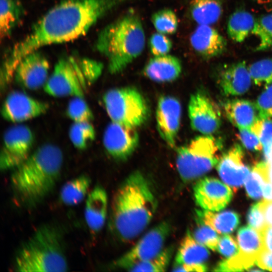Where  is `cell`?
<instances>
[{
    "label": "cell",
    "instance_id": "f1b7e54d",
    "mask_svg": "<svg viewBox=\"0 0 272 272\" xmlns=\"http://www.w3.org/2000/svg\"><path fill=\"white\" fill-rule=\"evenodd\" d=\"M91 181L86 175L77 177L65 183L60 191V199L65 205L73 206L81 202L88 195Z\"/></svg>",
    "mask_w": 272,
    "mask_h": 272
},
{
    "label": "cell",
    "instance_id": "ee69618b",
    "mask_svg": "<svg viewBox=\"0 0 272 272\" xmlns=\"http://www.w3.org/2000/svg\"><path fill=\"white\" fill-rule=\"evenodd\" d=\"M256 263L260 268L272 271V251L262 248L257 256Z\"/></svg>",
    "mask_w": 272,
    "mask_h": 272
},
{
    "label": "cell",
    "instance_id": "cb8c5ba5",
    "mask_svg": "<svg viewBox=\"0 0 272 272\" xmlns=\"http://www.w3.org/2000/svg\"><path fill=\"white\" fill-rule=\"evenodd\" d=\"M196 213L198 223L211 227L220 234L232 232L240 223L239 215L232 211L215 213L202 209L196 210Z\"/></svg>",
    "mask_w": 272,
    "mask_h": 272
},
{
    "label": "cell",
    "instance_id": "603a6c76",
    "mask_svg": "<svg viewBox=\"0 0 272 272\" xmlns=\"http://www.w3.org/2000/svg\"><path fill=\"white\" fill-rule=\"evenodd\" d=\"M209 255L207 247L198 242L187 231L175 255V266L203 264Z\"/></svg>",
    "mask_w": 272,
    "mask_h": 272
},
{
    "label": "cell",
    "instance_id": "7bdbcfd3",
    "mask_svg": "<svg viewBox=\"0 0 272 272\" xmlns=\"http://www.w3.org/2000/svg\"><path fill=\"white\" fill-rule=\"evenodd\" d=\"M239 250V245L233 237L224 235L220 237L217 251L222 255L229 258L237 254Z\"/></svg>",
    "mask_w": 272,
    "mask_h": 272
},
{
    "label": "cell",
    "instance_id": "836d02e7",
    "mask_svg": "<svg viewBox=\"0 0 272 272\" xmlns=\"http://www.w3.org/2000/svg\"><path fill=\"white\" fill-rule=\"evenodd\" d=\"M151 21L157 32L165 35L175 33L178 26L176 14L169 9H162L154 13Z\"/></svg>",
    "mask_w": 272,
    "mask_h": 272
},
{
    "label": "cell",
    "instance_id": "d6986e66",
    "mask_svg": "<svg viewBox=\"0 0 272 272\" xmlns=\"http://www.w3.org/2000/svg\"><path fill=\"white\" fill-rule=\"evenodd\" d=\"M190 42L196 53L206 59L220 55L227 46L225 38L208 25H198L190 36Z\"/></svg>",
    "mask_w": 272,
    "mask_h": 272
},
{
    "label": "cell",
    "instance_id": "7402d4cb",
    "mask_svg": "<svg viewBox=\"0 0 272 272\" xmlns=\"http://www.w3.org/2000/svg\"><path fill=\"white\" fill-rule=\"evenodd\" d=\"M223 111L229 121L239 128H250L261 119L255 103L246 99H235L226 101Z\"/></svg>",
    "mask_w": 272,
    "mask_h": 272
},
{
    "label": "cell",
    "instance_id": "484cf974",
    "mask_svg": "<svg viewBox=\"0 0 272 272\" xmlns=\"http://www.w3.org/2000/svg\"><path fill=\"white\" fill-rule=\"evenodd\" d=\"M237 241L239 247L237 254L254 264L258 254L263 248L260 232L251 226L241 227L238 231Z\"/></svg>",
    "mask_w": 272,
    "mask_h": 272
},
{
    "label": "cell",
    "instance_id": "83f0119b",
    "mask_svg": "<svg viewBox=\"0 0 272 272\" xmlns=\"http://www.w3.org/2000/svg\"><path fill=\"white\" fill-rule=\"evenodd\" d=\"M24 14L18 0H1L0 34L1 39L8 37L19 23Z\"/></svg>",
    "mask_w": 272,
    "mask_h": 272
},
{
    "label": "cell",
    "instance_id": "d590c367",
    "mask_svg": "<svg viewBox=\"0 0 272 272\" xmlns=\"http://www.w3.org/2000/svg\"><path fill=\"white\" fill-rule=\"evenodd\" d=\"M66 114L73 122H92L93 111L84 97H73L66 108Z\"/></svg>",
    "mask_w": 272,
    "mask_h": 272
},
{
    "label": "cell",
    "instance_id": "f907efd6",
    "mask_svg": "<svg viewBox=\"0 0 272 272\" xmlns=\"http://www.w3.org/2000/svg\"><path fill=\"white\" fill-rule=\"evenodd\" d=\"M264 1H269V2H272V0H264Z\"/></svg>",
    "mask_w": 272,
    "mask_h": 272
},
{
    "label": "cell",
    "instance_id": "74e56055",
    "mask_svg": "<svg viewBox=\"0 0 272 272\" xmlns=\"http://www.w3.org/2000/svg\"><path fill=\"white\" fill-rule=\"evenodd\" d=\"M198 223L199 226L192 234L194 239L206 247L214 251L217 250L220 238L217 232L207 225Z\"/></svg>",
    "mask_w": 272,
    "mask_h": 272
},
{
    "label": "cell",
    "instance_id": "5b68a950",
    "mask_svg": "<svg viewBox=\"0 0 272 272\" xmlns=\"http://www.w3.org/2000/svg\"><path fill=\"white\" fill-rule=\"evenodd\" d=\"M15 268L21 272L67 271L66 258L56 230L49 225L37 229L18 250Z\"/></svg>",
    "mask_w": 272,
    "mask_h": 272
},
{
    "label": "cell",
    "instance_id": "52a82bcc",
    "mask_svg": "<svg viewBox=\"0 0 272 272\" xmlns=\"http://www.w3.org/2000/svg\"><path fill=\"white\" fill-rule=\"evenodd\" d=\"M221 143L211 135H202L177 150L176 165L182 181L198 179L217 165Z\"/></svg>",
    "mask_w": 272,
    "mask_h": 272
},
{
    "label": "cell",
    "instance_id": "ac0fdd59",
    "mask_svg": "<svg viewBox=\"0 0 272 272\" xmlns=\"http://www.w3.org/2000/svg\"><path fill=\"white\" fill-rule=\"evenodd\" d=\"M217 82L224 95L237 96L247 92L252 82L246 62L241 61L223 66L218 73Z\"/></svg>",
    "mask_w": 272,
    "mask_h": 272
},
{
    "label": "cell",
    "instance_id": "44dd1931",
    "mask_svg": "<svg viewBox=\"0 0 272 272\" xmlns=\"http://www.w3.org/2000/svg\"><path fill=\"white\" fill-rule=\"evenodd\" d=\"M181 72L180 60L177 57L169 54L154 56L143 70L145 77L157 83L173 82L180 76Z\"/></svg>",
    "mask_w": 272,
    "mask_h": 272
},
{
    "label": "cell",
    "instance_id": "1f68e13d",
    "mask_svg": "<svg viewBox=\"0 0 272 272\" xmlns=\"http://www.w3.org/2000/svg\"><path fill=\"white\" fill-rule=\"evenodd\" d=\"M173 253V248H164L155 256L138 263L127 270L130 271H165L168 268Z\"/></svg>",
    "mask_w": 272,
    "mask_h": 272
},
{
    "label": "cell",
    "instance_id": "8d00e7d4",
    "mask_svg": "<svg viewBox=\"0 0 272 272\" xmlns=\"http://www.w3.org/2000/svg\"><path fill=\"white\" fill-rule=\"evenodd\" d=\"M249 129L259 138L265 157L272 145V118L260 119Z\"/></svg>",
    "mask_w": 272,
    "mask_h": 272
},
{
    "label": "cell",
    "instance_id": "c3c4849f",
    "mask_svg": "<svg viewBox=\"0 0 272 272\" xmlns=\"http://www.w3.org/2000/svg\"><path fill=\"white\" fill-rule=\"evenodd\" d=\"M270 182H265L262 187V196L265 201H272V183Z\"/></svg>",
    "mask_w": 272,
    "mask_h": 272
},
{
    "label": "cell",
    "instance_id": "f546056e",
    "mask_svg": "<svg viewBox=\"0 0 272 272\" xmlns=\"http://www.w3.org/2000/svg\"><path fill=\"white\" fill-rule=\"evenodd\" d=\"M266 181H270L268 164L262 161L255 165L244 182L248 196L253 199L260 198L262 195V185Z\"/></svg>",
    "mask_w": 272,
    "mask_h": 272
},
{
    "label": "cell",
    "instance_id": "7a4b0ae2",
    "mask_svg": "<svg viewBox=\"0 0 272 272\" xmlns=\"http://www.w3.org/2000/svg\"><path fill=\"white\" fill-rule=\"evenodd\" d=\"M155 195L140 171L129 174L114 193L111 202L110 223L116 236L128 242L149 225L157 209Z\"/></svg>",
    "mask_w": 272,
    "mask_h": 272
},
{
    "label": "cell",
    "instance_id": "8fae6325",
    "mask_svg": "<svg viewBox=\"0 0 272 272\" xmlns=\"http://www.w3.org/2000/svg\"><path fill=\"white\" fill-rule=\"evenodd\" d=\"M188 114L193 129L204 135H212L220 128L221 113L217 105L205 93L196 92L189 98Z\"/></svg>",
    "mask_w": 272,
    "mask_h": 272
},
{
    "label": "cell",
    "instance_id": "3957f363",
    "mask_svg": "<svg viewBox=\"0 0 272 272\" xmlns=\"http://www.w3.org/2000/svg\"><path fill=\"white\" fill-rule=\"evenodd\" d=\"M63 154L57 146L39 147L14 169L10 178L17 200L22 205L36 206L53 190L60 176Z\"/></svg>",
    "mask_w": 272,
    "mask_h": 272
},
{
    "label": "cell",
    "instance_id": "f6af8a7d",
    "mask_svg": "<svg viewBox=\"0 0 272 272\" xmlns=\"http://www.w3.org/2000/svg\"><path fill=\"white\" fill-rule=\"evenodd\" d=\"M260 233L263 248L272 251V226L266 224Z\"/></svg>",
    "mask_w": 272,
    "mask_h": 272
},
{
    "label": "cell",
    "instance_id": "d6a6232c",
    "mask_svg": "<svg viewBox=\"0 0 272 272\" xmlns=\"http://www.w3.org/2000/svg\"><path fill=\"white\" fill-rule=\"evenodd\" d=\"M251 34L258 39L256 50L263 51L272 48V14L256 19Z\"/></svg>",
    "mask_w": 272,
    "mask_h": 272
},
{
    "label": "cell",
    "instance_id": "9c48e42d",
    "mask_svg": "<svg viewBox=\"0 0 272 272\" xmlns=\"http://www.w3.org/2000/svg\"><path fill=\"white\" fill-rule=\"evenodd\" d=\"M34 134L28 126L18 123L4 133L0 154V168L6 171L14 169L32 153Z\"/></svg>",
    "mask_w": 272,
    "mask_h": 272
},
{
    "label": "cell",
    "instance_id": "4dcf8cb0",
    "mask_svg": "<svg viewBox=\"0 0 272 272\" xmlns=\"http://www.w3.org/2000/svg\"><path fill=\"white\" fill-rule=\"evenodd\" d=\"M69 135L75 148L83 150L94 141L96 131L91 122H73L70 128Z\"/></svg>",
    "mask_w": 272,
    "mask_h": 272
},
{
    "label": "cell",
    "instance_id": "ffe728a7",
    "mask_svg": "<svg viewBox=\"0 0 272 272\" xmlns=\"http://www.w3.org/2000/svg\"><path fill=\"white\" fill-rule=\"evenodd\" d=\"M108 212V196L105 190L96 186L88 194L85 207V219L88 227L97 233L103 228Z\"/></svg>",
    "mask_w": 272,
    "mask_h": 272
},
{
    "label": "cell",
    "instance_id": "e0dca14e",
    "mask_svg": "<svg viewBox=\"0 0 272 272\" xmlns=\"http://www.w3.org/2000/svg\"><path fill=\"white\" fill-rule=\"evenodd\" d=\"M244 155L241 146L235 144L220 157L217 165L222 180L235 190L244 184L250 172L244 163Z\"/></svg>",
    "mask_w": 272,
    "mask_h": 272
},
{
    "label": "cell",
    "instance_id": "60d3db41",
    "mask_svg": "<svg viewBox=\"0 0 272 272\" xmlns=\"http://www.w3.org/2000/svg\"><path fill=\"white\" fill-rule=\"evenodd\" d=\"M238 137L243 145L252 151H260L262 145L258 137L249 128H239Z\"/></svg>",
    "mask_w": 272,
    "mask_h": 272
},
{
    "label": "cell",
    "instance_id": "ab89813d",
    "mask_svg": "<svg viewBox=\"0 0 272 272\" xmlns=\"http://www.w3.org/2000/svg\"><path fill=\"white\" fill-rule=\"evenodd\" d=\"M255 104L261 119L272 118V84L259 95Z\"/></svg>",
    "mask_w": 272,
    "mask_h": 272
},
{
    "label": "cell",
    "instance_id": "4fadbf2b",
    "mask_svg": "<svg viewBox=\"0 0 272 272\" xmlns=\"http://www.w3.org/2000/svg\"><path fill=\"white\" fill-rule=\"evenodd\" d=\"M48 59L38 50L25 56L15 69L13 79L22 88L36 90L43 88L49 76Z\"/></svg>",
    "mask_w": 272,
    "mask_h": 272
},
{
    "label": "cell",
    "instance_id": "7dc6e473",
    "mask_svg": "<svg viewBox=\"0 0 272 272\" xmlns=\"http://www.w3.org/2000/svg\"><path fill=\"white\" fill-rule=\"evenodd\" d=\"M261 207L266 224L272 226V201L263 200L261 201Z\"/></svg>",
    "mask_w": 272,
    "mask_h": 272
},
{
    "label": "cell",
    "instance_id": "5bb4252c",
    "mask_svg": "<svg viewBox=\"0 0 272 272\" xmlns=\"http://www.w3.org/2000/svg\"><path fill=\"white\" fill-rule=\"evenodd\" d=\"M136 129L111 121L103 135V144L108 154L117 160L128 159L139 144Z\"/></svg>",
    "mask_w": 272,
    "mask_h": 272
},
{
    "label": "cell",
    "instance_id": "d4e9b609",
    "mask_svg": "<svg viewBox=\"0 0 272 272\" xmlns=\"http://www.w3.org/2000/svg\"><path fill=\"white\" fill-rule=\"evenodd\" d=\"M189 11L191 18L198 25H211L222 15V0H191Z\"/></svg>",
    "mask_w": 272,
    "mask_h": 272
},
{
    "label": "cell",
    "instance_id": "6da1fadb",
    "mask_svg": "<svg viewBox=\"0 0 272 272\" xmlns=\"http://www.w3.org/2000/svg\"><path fill=\"white\" fill-rule=\"evenodd\" d=\"M128 0H63L49 10L29 33L14 45L1 67V78L11 81L17 65L40 48L68 42L85 34L105 14Z\"/></svg>",
    "mask_w": 272,
    "mask_h": 272
},
{
    "label": "cell",
    "instance_id": "30bf717a",
    "mask_svg": "<svg viewBox=\"0 0 272 272\" xmlns=\"http://www.w3.org/2000/svg\"><path fill=\"white\" fill-rule=\"evenodd\" d=\"M171 230L169 222L163 221L146 233L128 251L114 262V265L128 269L133 265L149 259L163 249Z\"/></svg>",
    "mask_w": 272,
    "mask_h": 272
},
{
    "label": "cell",
    "instance_id": "4316f807",
    "mask_svg": "<svg viewBox=\"0 0 272 272\" xmlns=\"http://www.w3.org/2000/svg\"><path fill=\"white\" fill-rule=\"evenodd\" d=\"M256 19L249 12L238 10L230 16L227 23V33L236 43L243 42L251 34Z\"/></svg>",
    "mask_w": 272,
    "mask_h": 272
},
{
    "label": "cell",
    "instance_id": "bcb514c9",
    "mask_svg": "<svg viewBox=\"0 0 272 272\" xmlns=\"http://www.w3.org/2000/svg\"><path fill=\"white\" fill-rule=\"evenodd\" d=\"M207 267L205 264L197 265H181L175 266L174 271H197L201 272L207 270Z\"/></svg>",
    "mask_w": 272,
    "mask_h": 272
},
{
    "label": "cell",
    "instance_id": "7c38bea8",
    "mask_svg": "<svg viewBox=\"0 0 272 272\" xmlns=\"http://www.w3.org/2000/svg\"><path fill=\"white\" fill-rule=\"evenodd\" d=\"M49 107L48 103L25 93L13 91L5 98L1 114L5 120L19 124L44 114Z\"/></svg>",
    "mask_w": 272,
    "mask_h": 272
},
{
    "label": "cell",
    "instance_id": "b9f144b4",
    "mask_svg": "<svg viewBox=\"0 0 272 272\" xmlns=\"http://www.w3.org/2000/svg\"><path fill=\"white\" fill-rule=\"evenodd\" d=\"M247 219L250 226L260 232L261 231L266 223L261 209V201L251 207Z\"/></svg>",
    "mask_w": 272,
    "mask_h": 272
},
{
    "label": "cell",
    "instance_id": "2e32d148",
    "mask_svg": "<svg viewBox=\"0 0 272 272\" xmlns=\"http://www.w3.org/2000/svg\"><path fill=\"white\" fill-rule=\"evenodd\" d=\"M181 116L180 102L171 96H161L158 101L156 120L158 131L170 148L175 146Z\"/></svg>",
    "mask_w": 272,
    "mask_h": 272
},
{
    "label": "cell",
    "instance_id": "e575fe53",
    "mask_svg": "<svg viewBox=\"0 0 272 272\" xmlns=\"http://www.w3.org/2000/svg\"><path fill=\"white\" fill-rule=\"evenodd\" d=\"M252 82L256 85L267 87L272 84V58L256 61L248 66Z\"/></svg>",
    "mask_w": 272,
    "mask_h": 272
},
{
    "label": "cell",
    "instance_id": "9a60e30c",
    "mask_svg": "<svg viewBox=\"0 0 272 272\" xmlns=\"http://www.w3.org/2000/svg\"><path fill=\"white\" fill-rule=\"evenodd\" d=\"M193 193L199 207L213 212L224 209L233 196L232 190L229 185L211 177L198 180L194 185Z\"/></svg>",
    "mask_w": 272,
    "mask_h": 272
},
{
    "label": "cell",
    "instance_id": "f35d334b",
    "mask_svg": "<svg viewBox=\"0 0 272 272\" xmlns=\"http://www.w3.org/2000/svg\"><path fill=\"white\" fill-rule=\"evenodd\" d=\"M149 46L154 56H160L168 54L172 47V42L165 34L157 32L150 36Z\"/></svg>",
    "mask_w": 272,
    "mask_h": 272
},
{
    "label": "cell",
    "instance_id": "277c9868",
    "mask_svg": "<svg viewBox=\"0 0 272 272\" xmlns=\"http://www.w3.org/2000/svg\"><path fill=\"white\" fill-rule=\"evenodd\" d=\"M145 34L139 17L129 13L105 27L96 42L98 51L108 61L112 74L124 70L144 51Z\"/></svg>",
    "mask_w": 272,
    "mask_h": 272
},
{
    "label": "cell",
    "instance_id": "681fc988",
    "mask_svg": "<svg viewBox=\"0 0 272 272\" xmlns=\"http://www.w3.org/2000/svg\"><path fill=\"white\" fill-rule=\"evenodd\" d=\"M266 162L272 164V145H271L267 154L265 156Z\"/></svg>",
    "mask_w": 272,
    "mask_h": 272
},
{
    "label": "cell",
    "instance_id": "ba28073f",
    "mask_svg": "<svg viewBox=\"0 0 272 272\" xmlns=\"http://www.w3.org/2000/svg\"><path fill=\"white\" fill-rule=\"evenodd\" d=\"M102 100L112 122L137 129L149 118L148 104L144 96L135 88H112L104 93Z\"/></svg>",
    "mask_w": 272,
    "mask_h": 272
},
{
    "label": "cell",
    "instance_id": "8992f818",
    "mask_svg": "<svg viewBox=\"0 0 272 272\" xmlns=\"http://www.w3.org/2000/svg\"><path fill=\"white\" fill-rule=\"evenodd\" d=\"M103 69L101 62L91 58L76 55L64 57L55 64L43 90L54 97H85Z\"/></svg>",
    "mask_w": 272,
    "mask_h": 272
}]
</instances>
